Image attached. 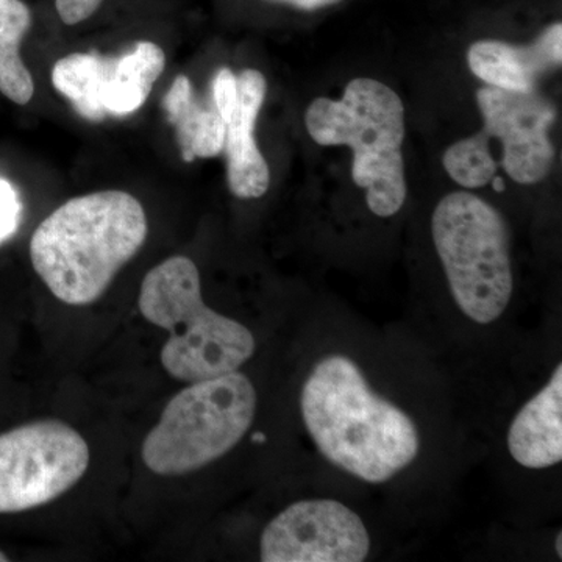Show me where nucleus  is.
Masks as SVG:
<instances>
[{
    "label": "nucleus",
    "mask_w": 562,
    "mask_h": 562,
    "mask_svg": "<svg viewBox=\"0 0 562 562\" xmlns=\"http://www.w3.org/2000/svg\"><path fill=\"white\" fill-rule=\"evenodd\" d=\"M554 550H557L558 557L562 558V532H558Z\"/></svg>",
    "instance_id": "aec40b11"
},
{
    "label": "nucleus",
    "mask_w": 562,
    "mask_h": 562,
    "mask_svg": "<svg viewBox=\"0 0 562 562\" xmlns=\"http://www.w3.org/2000/svg\"><path fill=\"white\" fill-rule=\"evenodd\" d=\"M491 181L492 187H494V191H505V180H503V177L494 176V179H492Z\"/></svg>",
    "instance_id": "6ab92c4d"
},
{
    "label": "nucleus",
    "mask_w": 562,
    "mask_h": 562,
    "mask_svg": "<svg viewBox=\"0 0 562 562\" xmlns=\"http://www.w3.org/2000/svg\"><path fill=\"white\" fill-rule=\"evenodd\" d=\"M306 131L319 146H349L351 179L366 191L375 216L391 217L406 201L405 106L397 92L375 79H353L339 101L319 98L305 114Z\"/></svg>",
    "instance_id": "20e7f679"
},
{
    "label": "nucleus",
    "mask_w": 562,
    "mask_h": 562,
    "mask_svg": "<svg viewBox=\"0 0 562 562\" xmlns=\"http://www.w3.org/2000/svg\"><path fill=\"white\" fill-rule=\"evenodd\" d=\"M149 221L131 192L106 190L69 199L52 211L31 239L36 276L58 301L92 305L143 249Z\"/></svg>",
    "instance_id": "f03ea898"
},
{
    "label": "nucleus",
    "mask_w": 562,
    "mask_h": 562,
    "mask_svg": "<svg viewBox=\"0 0 562 562\" xmlns=\"http://www.w3.org/2000/svg\"><path fill=\"white\" fill-rule=\"evenodd\" d=\"M7 561H10L9 557H7L5 553L0 552V562H7Z\"/></svg>",
    "instance_id": "412c9836"
},
{
    "label": "nucleus",
    "mask_w": 562,
    "mask_h": 562,
    "mask_svg": "<svg viewBox=\"0 0 562 562\" xmlns=\"http://www.w3.org/2000/svg\"><path fill=\"white\" fill-rule=\"evenodd\" d=\"M138 306L144 319L169 331L160 360L179 382H202L238 371L257 350L246 325L203 302L201 272L183 255H173L147 272Z\"/></svg>",
    "instance_id": "7ed1b4c3"
},
{
    "label": "nucleus",
    "mask_w": 562,
    "mask_h": 562,
    "mask_svg": "<svg viewBox=\"0 0 562 562\" xmlns=\"http://www.w3.org/2000/svg\"><path fill=\"white\" fill-rule=\"evenodd\" d=\"M371 552L368 528L336 501L292 503L262 531V562H361Z\"/></svg>",
    "instance_id": "9d476101"
},
{
    "label": "nucleus",
    "mask_w": 562,
    "mask_h": 562,
    "mask_svg": "<svg viewBox=\"0 0 562 562\" xmlns=\"http://www.w3.org/2000/svg\"><path fill=\"white\" fill-rule=\"evenodd\" d=\"M168 121L176 128L181 158L192 162L220 157L224 151L227 122L211 95L202 102L187 76L173 79L162 101Z\"/></svg>",
    "instance_id": "4468645a"
},
{
    "label": "nucleus",
    "mask_w": 562,
    "mask_h": 562,
    "mask_svg": "<svg viewBox=\"0 0 562 562\" xmlns=\"http://www.w3.org/2000/svg\"><path fill=\"white\" fill-rule=\"evenodd\" d=\"M103 0H55L58 16L66 25L81 24L90 20Z\"/></svg>",
    "instance_id": "f3484780"
},
{
    "label": "nucleus",
    "mask_w": 562,
    "mask_h": 562,
    "mask_svg": "<svg viewBox=\"0 0 562 562\" xmlns=\"http://www.w3.org/2000/svg\"><path fill=\"white\" fill-rule=\"evenodd\" d=\"M483 128L471 136L475 143L497 139L502 144L498 165L509 179L536 184L552 171L557 150L549 132L557 109L541 92H516L484 85L476 91Z\"/></svg>",
    "instance_id": "1a4fd4ad"
},
{
    "label": "nucleus",
    "mask_w": 562,
    "mask_h": 562,
    "mask_svg": "<svg viewBox=\"0 0 562 562\" xmlns=\"http://www.w3.org/2000/svg\"><path fill=\"white\" fill-rule=\"evenodd\" d=\"M469 68L490 87L536 91L539 81L562 63V24L553 22L528 46L497 40L476 41L468 52Z\"/></svg>",
    "instance_id": "f8f14e48"
},
{
    "label": "nucleus",
    "mask_w": 562,
    "mask_h": 562,
    "mask_svg": "<svg viewBox=\"0 0 562 562\" xmlns=\"http://www.w3.org/2000/svg\"><path fill=\"white\" fill-rule=\"evenodd\" d=\"M301 409L319 452L362 482H387L419 454L412 417L375 394L361 369L342 355L314 366L303 384Z\"/></svg>",
    "instance_id": "f257e3e1"
},
{
    "label": "nucleus",
    "mask_w": 562,
    "mask_h": 562,
    "mask_svg": "<svg viewBox=\"0 0 562 562\" xmlns=\"http://www.w3.org/2000/svg\"><path fill=\"white\" fill-rule=\"evenodd\" d=\"M165 68V50L151 41H140L122 57H103L98 52L63 57L52 68L50 80L81 117L99 122L143 109Z\"/></svg>",
    "instance_id": "6e6552de"
},
{
    "label": "nucleus",
    "mask_w": 562,
    "mask_h": 562,
    "mask_svg": "<svg viewBox=\"0 0 562 562\" xmlns=\"http://www.w3.org/2000/svg\"><path fill=\"white\" fill-rule=\"evenodd\" d=\"M90 460L83 436L61 420L29 422L0 432V514L57 501L83 479Z\"/></svg>",
    "instance_id": "0eeeda50"
},
{
    "label": "nucleus",
    "mask_w": 562,
    "mask_h": 562,
    "mask_svg": "<svg viewBox=\"0 0 562 562\" xmlns=\"http://www.w3.org/2000/svg\"><path fill=\"white\" fill-rule=\"evenodd\" d=\"M32 27L24 0H0V92L18 105H27L35 81L21 57V44Z\"/></svg>",
    "instance_id": "2eb2a0df"
},
{
    "label": "nucleus",
    "mask_w": 562,
    "mask_h": 562,
    "mask_svg": "<svg viewBox=\"0 0 562 562\" xmlns=\"http://www.w3.org/2000/svg\"><path fill=\"white\" fill-rule=\"evenodd\" d=\"M238 103L227 122L224 151L227 158V181L232 194L243 201L260 199L271 184L268 161L258 147L255 131L268 81L260 70L244 69L238 74Z\"/></svg>",
    "instance_id": "9b49d317"
},
{
    "label": "nucleus",
    "mask_w": 562,
    "mask_h": 562,
    "mask_svg": "<svg viewBox=\"0 0 562 562\" xmlns=\"http://www.w3.org/2000/svg\"><path fill=\"white\" fill-rule=\"evenodd\" d=\"M22 210L20 192L11 181L0 177V244L9 241L20 228Z\"/></svg>",
    "instance_id": "dca6fc26"
},
{
    "label": "nucleus",
    "mask_w": 562,
    "mask_h": 562,
    "mask_svg": "<svg viewBox=\"0 0 562 562\" xmlns=\"http://www.w3.org/2000/svg\"><path fill=\"white\" fill-rule=\"evenodd\" d=\"M273 2L284 3V5L302 11H319L331 9V7L338 5L342 0H273Z\"/></svg>",
    "instance_id": "a211bd4d"
},
{
    "label": "nucleus",
    "mask_w": 562,
    "mask_h": 562,
    "mask_svg": "<svg viewBox=\"0 0 562 562\" xmlns=\"http://www.w3.org/2000/svg\"><path fill=\"white\" fill-rule=\"evenodd\" d=\"M514 460L528 469H547L562 460V366L552 379L520 409L508 431Z\"/></svg>",
    "instance_id": "ddd939ff"
},
{
    "label": "nucleus",
    "mask_w": 562,
    "mask_h": 562,
    "mask_svg": "<svg viewBox=\"0 0 562 562\" xmlns=\"http://www.w3.org/2000/svg\"><path fill=\"white\" fill-rule=\"evenodd\" d=\"M257 403L254 383L239 371L190 383L173 395L144 439V464L158 476L201 471L241 442Z\"/></svg>",
    "instance_id": "39448f33"
},
{
    "label": "nucleus",
    "mask_w": 562,
    "mask_h": 562,
    "mask_svg": "<svg viewBox=\"0 0 562 562\" xmlns=\"http://www.w3.org/2000/svg\"><path fill=\"white\" fill-rule=\"evenodd\" d=\"M432 241L457 305L487 325L512 302L509 235L501 213L468 191L446 195L431 217Z\"/></svg>",
    "instance_id": "423d86ee"
}]
</instances>
